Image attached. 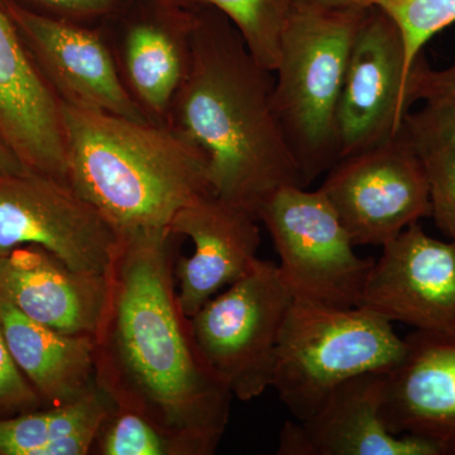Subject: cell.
Segmentation results:
<instances>
[{"mask_svg": "<svg viewBox=\"0 0 455 455\" xmlns=\"http://www.w3.org/2000/svg\"><path fill=\"white\" fill-rule=\"evenodd\" d=\"M41 397L18 368L0 323V419L41 409Z\"/></svg>", "mask_w": 455, "mask_h": 455, "instance_id": "obj_25", "label": "cell"}, {"mask_svg": "<svg viewBox=\"0 0 455 455\" xmlns=\"http://www.w3.org/2000/svg\"><path fill=\"white\" fill-rule=\"evenodd\" d=\"M386 373H366L339 386L304 421H286L277 455H438L423 440L394 435L381 416Z\"/></svg>", "mask_w": 455, "mask_h": 455, "instance_id": "obj_18", "label": "cell"}, {"mask_svg": "<svg viewBox=\"0 0 455 455\" xmlns=\"http://www.w3.org/2000/svg\"><path fill=\"white\" fill-rule=\"evenodd\" d=\"M292 301L278 265L257 259L243 276L190 317L203 361L232 396L251 401L271 387Z\"/></svg>", "mask_w": 455, "mask_h": 455, "instance_id": "obj_6", "label": "cell"}, {"mask_svg": "<svg viewBox=\"0 0 455 455\" xmlns=\"http://www.w3.org/2000/svg\"><path fill=\"white\" fill-rule=\"evenodd\" d=\"M448 239L407 227L383 245L359 307L418 331L455 325V236Z\"/></svg>", "mask_w": 455, "mask_h": 455, "instance_id": "obj_13", "label": "cell"}, {"mask_svg": "<svg viewBox=\"0 0 455 455\" xmlns=\"http://www.w3.org/2000/svg\"><path fill=\"white\" fill-rule=\"evenodd\" d=\"M184 7L218 9L241 33L251 55L275 73L292 0H175Z\"/></svg>", "mask_w": 455, "mask_h": 455, "instance_id": "obj_22", "label": "cell"}, {"mask_svg": "<svg viewBox=\"0 0 455 455\" xmlns=\"http://www.w3.org/2000/svg\"><path fill=\"white\" fill-rule=\"evenodd\" d=\"M0 137L27 170L68 182L61 104L0 0Z\"/></svg>", "mask_w": 455, "mask_h": 455, "instance_id": "obj_17", "label": "cell"}, {"mask_svg": "<svg viewBox=\"0 0 455 455\" xmlns=\"http://www.w3.org/2000/svg\"><path fill=\"white\" fill-rule=\"evenodd\" d=\"M405 349V338L395 331L392 322L372 310L293 298L278 341L271 387L293 418L304 421L349 379L390 372Z\"/></svg>", "mask_w": 455, "mask_h": 455, "instance_id": "obj_5", "label": "cell"}, {"mask_svg": "<svg viewBox=\"0 0 455 455\" xmlns=\"http://www.w3.org/2000/svg\"><path fill=\"white\" fill-rule=\"evenodd\" d=\"M259 218L243 206L206 194L175 215L169 230L193 241L194 253L175 266L178 301L188 319L215 293L235 283L257 259Z\"/></svg>", "mask_w": 455, "mask_h": 455, "instance_id": "obj_15", "label": "cell"}, {"mask_svg": "<svg viewBox=\"0 0 455 455\" xmlns=\"http://www.w3.org/2000/svg\"><path fill=\"white\" fill-rule=\"evenodd\" d=\"M169 229L123 235L97 335V385L116 406L145 416L182 455L220 445L232 395L203 361L178 301Z\"/></svg>", "mask_w": 455, "mask_h": 455, "instance_id": "obj_1", "label": "cell"}, {"mask_svg": "<svg viewBox=\"0 0 455 455\" xmlns=\"http://www.w3.org/2000/svg\"><path fill=\"white\" fill-rule=\"evenodd\" d=\"M407 98L410 106L424 100L425 103H448L455 107V62L443 70H434L421 53L410 74Z\"/></svg>", "mask_w": 455, "mask_h": 455, "instance_id": "obj_27", "label": "cell"}, {"mask_svg": "<svg viewBox=\"0 0 455 455\" xmlns=\"http://www.w3.org/2000/svg\"><path fill=\"white\" fill-rule=\"evenodd\" d=\"M0 323L18 368L42 403L61 406L97 387V339L32 322L0 300Z\"/></svg>", "mask_w": 455, "mask_h": 455, "instance_id": "obj_19", "label": "cell"}, {"mask_svg": "<svg viewBox=\"0 0 455 455\" xmlns=\"http://www.w3.org/2000/svg\"><path fill=\"white\" fill-rule=\"evenodd\" d=\"M196 23V8L175 0H123L97 26L123 86L151 123H166L190 65Z\"/></svg>", "mask_w": 455, "mask_h": 455, "instance_id": "obj_10", "label": "cell"}, {"mask_svg": "<svg viewBox=\"0 0 455 455\" xmlns=\"http://www.w3.org/2000/svg\"><path fill=\"white\" fill-rule=\"evenodd\" d=\"M103 455H182L179 445L154 423L116 406L97 440Z\"/></svg>", "mask_w": 455, "mask_h": 455, "instance_id": "obj_24", "label": "cell"}, {"mask_svg": "<svg viewBox=\"0 0 455 455\" xmlns=\"http://www.w3.org/2000/svg\"><path fill=\"white\" fill-rule=\"evenodd\" d=\"M366 9L292 0L274 73V107L307 188L339 161L338 106Z\"/></svg>", "mask_w": 455, "mask_h": 455, "instance_id": "obj_4", "label": "cell"}, {"mask_svg": "<svg viewBox=\"0 0 455 455\" xmlns=\"http://www.w3.org/2000/svg\"><path fill=\"white\" fill-rule=\"evenodd\" d=\"M60 104L68 182L122 235L169 229L212 193L205 156L169 125Z\"/></svg>", "mask_w": 455, "mask_h": 455, "instance_id": "obj_3", "label": "cell"}, {"mask_svg": "<svg viewBox=\"0 0 455 455\" xmlns=\"http://www.w3.org/2000/svg\"><path fill=\"white\" fill-rule=\"evenodd\" d=\"M386 373L381 416L394 435L414 436L438 455H455V325L407 335Z\"/></svg>", "mask_w": 455, "mask_h": 455, "instance_id": "obj_14", "label": "cell"}, {"mask_svg": "<svg viewBox=\"0 0 455 455\" xmlns=\"http://www.w3.org/2000/svg\"><path fill=\"white\" fill-rule=\"evenodd\" d=\"M109 299V275L76 271L37 245L0 256V300L47 328L97 338Z\"/></svg>", "mask_w": 455, "mask_h": 455, "instance_id": "obj_16", "label": "cell"}, {"mask_svg": "<svg viewBox=\"0 0 455 455\" xmlns=\"http://www.w3.org/2000/svg\"><path fill=\"white\" fill-rule=\"evenodd\" d=\"M38 16L98 26L123 0H9Z\"/></svg>", "mask_w": 455, "mask_h": 455, "instance_id": "obj_26", "label": "cell"}, {"mask_svg": "<svg viewBox=\"0 0 455 455\" xmlns=\"http://www.w3.org/2000/svg\"><path fill=\"white\" fill-rule=\"evenodd\" d=\"M281 275L293 298L328 307H359L376 259H363L323 191L280 188L260 205Z\"/></svg>", "mask_w": 455, "mask_h": 455, "instance_id": "obj_7", "label": "cell"}, {"mask_svg": "<svg viewBox=\"0 0 455 455\" xmlns=\"http://www.w3.org/2000/svg\"><path fill=\"white\" fill-rule=\"evenodd\" d=\"M122 238L68 182L29 170L0 172V256L37 245L70 268L108 276Z\"/></svg>", "mask_w": 455, "mask_h": 455, "instance_id": "obj_8", "label": "cell"}, {"mask_svg": "<svg viewBox=\"0 0 455 455\" xmlns=\"http://www.w3.org/2000/svg\"><path fill=\"white\" fill-rule=\"evenodd\" d=\"M362 5L381 9L396 23L405 47L409 77L425 44L455 23V0H362Z\"/></svg>", "mask_w": 455, "mask_h": 455, "instance_id": "obj_23", "label": "cell"}, {"mask_svg": "<svg viewBox=\"0 0 455 455\" xmlns=\"http://www.w3.org/2000/svg\"><path fill=\"white\" fill-rule=\"evenodd\" d=\"M405 47L396 23L367 7L362 18L338 106L339 160L381 145L403 128L410 112Z\"/></svg>", "mask_w": 455, "mask_h": 455, "instance_id": "obj_11", "label": "cell"}, {"mask_svg": "<svg viewBox=\"0 0 455 455\" xmlns=\"http://www.w3.org/2000/svg\"><path fill=\"white\" fill-rule=\"evenodd\" d=\"M33 64L60 103L149 122L121 82L97 26L38 16L2 0Z\"/></svg>", "mask_w": 455, "mask_h": 455, "instance_id": "obj_12", "label": "cell"}, {"mask_svg": "<svg viewBox=\"0 0 455 455\" xmlns=\"http://www.w3.org/2000/svg\"><path fill=\"white\" fill-rule=\"evenodd\" d=\"M320 190L357 245H383L431 217L427 173L405 128L381 145L340 158Z\"/></svg>", "mask_w": 455, "mask_h": 455, "instance_id": "obj_9", "label": "cell"}, {"mask_svg": "<svg viewBox=\"0 0 455 455\" xmlns=\"http://www.w3.org/2000/svg\"><path fill=\"white\" fill-rule=\"evenodd\" d=\"M407 137L427 173L431 217L447 238L455 236V107L425 103L418 112L407 113Z\"/></svg>", "mask_w": 455, "mask_h": 455, "instance_id": "obj_20", "label": "cell"}, {"mask_svg": "<svg viewBox=\"0 0 455 455\" xmlns=\"http://www.w3.org/2000/svg\"><path fill=\"white\" fill-rule=\"evenodd\" d=\"M26 167L20 163L16 154L9 148L7 143L0 137V172L16 173L23 172Z\"/></svg>", "mask_w": 455, "mask_h": 455, "instance_id": "obj_28", "label": "cell"}, {"mask_svg": "<svg viewBox=\"0 0 455 455\" xmlns=\"http://www.w3.org/2000/svg\"><path fill=\"white\" fill-rule=\"evenodd\" d=\"M191 8L190 65L164 124L205 156L215 196L259 218L278 188H307L275 112V75L221 12Z\"/></svg>", "mask_w": 455, "mask_h": 455, "instance_id": "obj_2", "label": "cell"}, {"mask_svg": "<svg viewBox=\"0 0 455 455\" xmlns=\"http://www.w3.org/2000/svg\"><path fill=\"white\" fill-rule=\"evenodd\" d=\"M307 2L316 3V4L331 5V7H349V5H362V0H307Z\"/></svg>", "mask_w": 455, "mask_h": 455, "instance_id": "obj_29", "label": "cell"}, {"mask_svg": "<svg viewBox=\"0 0 455 455\" xmlns=\"http://www.w3.org/2000/svg\"><path fill=\"white\" fill-rule=\"evenodd\" d=\"M116 403L97 385L85 396L61 406L0 419V455H42L44 449L75 431L104 427Z\"/></svg>", "mask_w": 455, "mask_h": 455, "instance_id": "obj_21", "label": "cell"}]
</instances>
